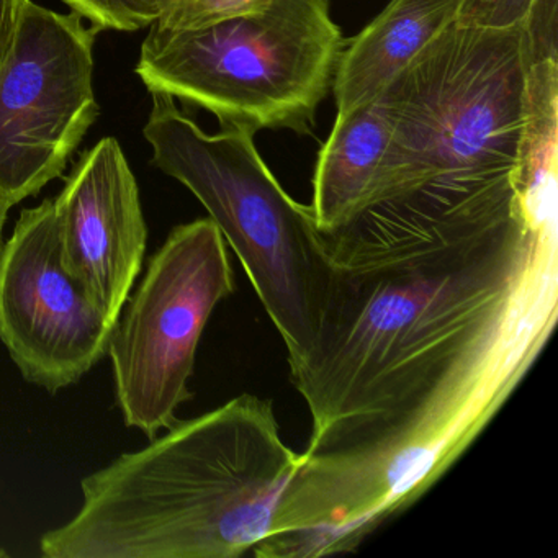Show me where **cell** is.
I'll return each mask as SVG.
<instances>
[{
    "instance_id": "cell-1",
    "label": "cell",
    "mask_w": 558,
    "mask_h": 558,
    "mask_svg": "<svg viewBox=\"0 0 558 558\" xmlns=\"http://www.w3.org/2000/svg\"><path fill=\"white\" fill-rule=\"evenodd\" d=\"M322 233L328 296L290 367L312 416L303 453L489 423L557 325V194L522 192L514 169L434 179Z\"/></svg>"
},
{
    "instance_id": "cell-2",
    "label": "cell",
    "mask_w": 558,
    "mask_h": 558,
    "mask_svg": "<svg viewBox=\"0 0 558 558\" xmlns=\"http://www.w3.org/2000/svg\"><path fill=\"white\" fill-rule=\"evenodd\" d=\"M302 463L274 403L244 393L178 420L81 480L83 502L45 532L47 558H236L270 534Z\"/></svg>"
},
{
    "instance_id": "cell-3",
    "label": "cell",
    "mask_w": 558,
    "mask_h": 558,
    "mask_svg": "<svg viewBox=\"0 0 558 558\" xmlns=\"http://www.w3.org/2000/svg\"><path fill=\"white\" fill-rule=\"evenodd\" d=\"M145 126L153 165L198 198L243 264L289 367L315 342L331 266L312 207L293 201L267 168L254 133L221 126L205 133L165 94H151Z\"/></svg>"
},
{
    "instance_id": "cell-4",
    "label": "cell",
    "mask_w": 558,
    "mask_h": 558,
    "mask_svg": "<svg viewBox=\"0 0 558 558\" xmlns=\"http://www.w3.org/2000/svg\"><path fill=\"white\" fill-rule=\"evenodd\" d=\"M529 28L453 22L377 97L393 123L380 198L434 179L512 171L527 117Z\"/></svg>"
},
{
    "instance_id": "cell-5",
    "label": "cell",
    "mask_w": 558,
    "mask_h": 558,
    "mask_svg": "<svg viewBox=\"0 0 558 558\" xmlns=\"http://www.w3.org/2000/svg\"><path fill=\"white\" fill-rule=\"evenodd\" d=\"M344 45L329 0H272L208 27L149 25L136 74L149 93L207 110L221 126L308 133Z\"/></svg>"
},
{
    "instance_id": "cell-6",
    "label": "cell",
    "mask_w": 558,
    "mask_h": 558,
    "mask_svg": "<svg viewBox=\"0 0 558 558\" xmlns=\"http://www.w3.org/2000/svg\"><path fill=\"white\" fill-rule=\"evenodd\" d=\"M236 292L228 244L210 218L175 227L153 254L110 336L117 407L126 426L153 437L191 400L208 319Z\"/></svg>"
},
{
    "instance_id": "cell-7",
    "label": "cell",
    "mask_w": 558,
    "mask_h": 558,
    "mask_svg": "<svg viewBox=\"0 0 558 558\" xmlns=\"http://www.w3.org/2000/svg\"><path fill=\"white\" fill-rule=\"evenodd\" d=\"M97 34L74 12L25 2L0 71V192L12 207L63 175L99 116Z\"/></svg>"
},
{
    "instance_id": "cell-8",
    "label": "cell",
    "mask_w": 558,
    "mask_h": 558,
    "mask_svg": "<svg viewBox=\"0 0 558 558\" xmlns=\"http://www.w3.org/2000/svg\"><path fill=\"white\" fill-rule=\"evenodd\" d=\"M116 325L64 267L53 201L25 208L0 250V342L24 380L50 393L77 384Z\"/></svg>"
},
{
    "instance_id": "cell-9",
    "label": "cell",
    "mask_w": 558,
    "mask_h": 558,
    "mask_svg": "<svg viewBox=\"0 0 558 558\" xmlns=\"http://www.w3.org/2000/svg\"><path fill=\"white\" fill-rule=\"evenodd\" d=\"M53 204L64 267L119 322L148 241L138 184L120 143L102 138L84 153Z\"/></svg>"
},
{
    "instance_id": "cell-10",
    "label": "cell",
    "mask_w": 558,
    "mask_h": 558,
    "mask_svg": "<svg viewBox=\"0 0 558 558\" xmlns=\"http://www.w3.org/2000/svg\"><path fill=\"white\" fill-rule=\"evenodd\" d=\"M462 0H390L342 48L332 80L338 113L377 99L388 84L459 17Z\"/></svg>"
},
{
    "instance_id": "cell-11",
    "label": "cell",
    "mask_w": 558,
    "mask_h": 558,
    "mask_svg": "<svg viewBox=\"0 0 558 558\" xmlns=\"http://www.w3.org/2000/svg\"><path fill=\"white\" fill-rule=\"evenodd\" d=\"M391 136L393 123L378 99L336 113L313 178L310 207L319 230H338L380 198Z\"/></svg>"
},
{
    "instance_id": "cell-12",
    "label": "cell",
    "mask_w": 558,
    "mask_h": 558,
    "mask_svg": "<svg viewBox=\"0 0 558 558\" xmlns=\"http://www.w3.org/2000/svg\"><path fill=\"white\" fill-rule=\"evenodd\" d=\"M457 22L493 31L529 28L541 40H557V0H462Z\"/></svg>"
},
{
    "instance_id": "cell-13",
    "label": "cell",
    "mask_w": 558,
    "mask_h": 558,
    "mask_svg": "<svg viewBox=\"0 0 558 558\" xmlns=\"http://www.w3.org/2000/svg\"><path fill=\"white\" fill-rule=\"evenodd\" d=\"M272 0H159L155 27L189 31L266 11Z\"/></svg>"
},
{
    "instance_id": "cell-14",
    "label": "cell",
    "mask_w": 558,
    "mask_h": 558,
    "mask_svg": "<svg viewBox=\"0 0 558 558\" xmlns=\"http://www.w3.org/2000/svg\"><path fill=\"white\" fill-rule=\"evenodd\" d=\"M97 32H138L155 24L159 0H64Z\"/></svg>"
},
{
    "instance_id": "cell-15",
    "label": "cell",
    "mask_w": 558,
    "mask_h": 558,
    "mask_svg": "<svg viewBox=\"0 0 558 558\" xmlns=\"http://www.w3.org/2000/svg\"><path fill=\"white\" fill-rule=\"evenodd\" d=\"M27 0H0V71L4 68Z\"/></svg>"
},
{
    "instance_id": "cell-16",
    "label": "cell",
    "mask_w": 558,
    "mask_h": 558,
    "mask_svg": "<svg viewBox=\"0 0 558 558\" xmlns=\"http://www.w3.org/2000/svg\"><path fill=\"white\" fill-rule=\"evenodd\" d=\"M11 208L12 205L9 204V201L4 197V194L0 192V250H2V244H4L2 236H4L5 221H8L9 210H11Z\"/></svg>"
},
{
    "instance_id": "cell-17",
    "label": "cell",
    "mask_w": 558,
    "mask_h": 558,
    "mask_svg": "<svg viewBox=\"0 0 558 558\" xmlns=\"http://www.w3.org/2000/svg\"><path fill=\"white\" fill-rule=\"evenodd\" d=\"M9 554L4 550V548H0V558H8Z\"/></svg>"
}]
</instances>
